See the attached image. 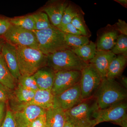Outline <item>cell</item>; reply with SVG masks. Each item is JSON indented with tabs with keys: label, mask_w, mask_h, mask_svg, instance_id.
I'll list each match as a JSON object with an SVG mask.
<instances>
[{
	"label": "cell",
	"mask_w": 127,
	"mask_h": 127,
	"mask_svg": "<svg viewBox=\"0 0 127 127\" xmlns=\"http://www.w3.org/2000/svg\"><path fill=\"white\" fill-rule=\"evenodd\" d=\"M122 81L123 84H124L125 86H127V78L126 77H122Z\"/></svg>",
	"instance_id": "39"
},
{
	"label": "cell",
	"mask_w": 127,
	"mask_h": 127,
	"mask_svg": "<svg viewBox=\"0 0 127 127\" xmlns=\"http://www.w3.org/2000/svg\"><path fill=\"white\" fill-rule=\"evenodd\" d=\"M46 113L41 115L34 121L28 127H45L46 126Z\"/></svg>",
	"instance_id": "32"
},
{
	"label": "cell",
	"mask_w": 127,
	"mask_h": 127,
	"mask_svg": "<svg viewBox=\"0 0 127 127\" xmlns=\"http://www.w3.org/2000/svg\"><path fill=\"white\" fill-rule=\"evenodd\" d=\"M15 47L22 76H32L42 67L47 66V56L40 50L20 46Z\"/></svg>",
	"instance_id": "3"
},
{
	"label": "cell",
	"mask_w": 127,
	"mask_h": 127,
	"mask_svg": "<svg viewBox=\"0 0 127 127\" xmlns=\"http://www.w3.org/2000/svg\"><path fill=\"white\" fill-rule=\"evenodd\" d=\"M7 42L14 46H20L38 49L36 36L32 31L11 25L4 35Z\"/></svg>",
	"instance_id": "7"
},
{
	"label": "cell",
	"mask_w": 127,
	"mask_h": 127,
	"mask_svg": "<svg viewBox=\"0 0 127 127\" xmlns=\"http://www.w3.org/2000/svg\"><path fill=\"white\" fill-rule=\"evenodd\" d=\"M81 15H82L81 12L78 7L72 3H68L64 13L60 25H65L71 23L75 17Z\"/></svg>",
	"instance_id": "25"
},
{
	"label": "cell",
	"mask_w": 127,
	"mask_h": 127,
	"mask_svg": "<svg viewBox=\"0 0 127 127\" xmlns=\"http://www.w3.org/2000/svg\"><path fill=\"white\" fill-rule=\"evenodd\" d=\"M81 72L79 84L83 101L92 97L100 86L102 78L93 66L89 63Z\"/></svg>",
	"instance_id": "6"
},
{
	"label": "cell",
	"mask_w": 127,
	"mask_h": 127,
	"mask_svg": "<svg viewBox=\"0 0 127 127\" xmlns=\"http://www.w3.org/2000/svg\"><path fill=\"white\" fill-rule=\"evenodd\" d=\"M71 23L82 35L88 36V30L82 15L76 17L72 20Z\"/></svg>",
	"instance_id": "29"
},
{
	"label": "cell",
	"mask_w": 127,
	"mask_h": 127,
	"mask_svg": "<svg viewBox=\"0 0 127 127\" xmlns=\"http://www.w3.org/2000/svg\"><path fill=\"white\" fill-rule=\"evenodd\" d=\"M98 110L96 98L91 97L65 112L66 121L74 127H94Z\"/></svg>",
	"instance_id": "1"
},
{
	"label": "cell",
	"mask_w": 127,
	"mask_h": 127,
	"mask_svg": "<svg viewBox=\"0 0 127 127\" xmlns=\"http://www.w3.org/2000/svg\"><path fill=\"white\" fill-rule=\"evenodd\" d=\"M68 4L66 1H55L44 9L53 26L57 27L61 24L64 13Z\"/></svg>",
	"instance_id": "15"
},
{
	"label": "cell",
	"mask_w": 127,
	"mask_h": 127,
	"mask_svg": "<svg viewBox=\"0 0 127 127\" xmlns=\"http://www.w3.org/2000/svg\"><path fill=\"white\" fill-rule=\"evenodd\" d=\"M38 43L39 50L48 56L59 51L71 50L65 40V34L57 27H51L40 31H34Z\"/></svg>",
	"instance_id": "4"
},
{
	"label": "cell",
	"mask_w": 127,
	"mask_h": 127,
	"mask_svg": "<svg viewBox=\"0 0 127 127\" xmlns=\"http://www.w3.org/2000/svg\"><path fill=\"white\" fill-rule=\"evenodd\" d=\"M63 127H74L71 124L68 122V121H66Z\"/></svg>",
	"instance_id": "38"
},
{
	"label": "cell",
	"mask_w": 127,
	"mask_h": 127,
	"mask_svg": "<svg viewBox=\"0 0 127 127\" xmlns=\"http://www.w3.org/2000/svg\"><path fill=\"white\" fill-rule=\"evenodd\" d=\"M46 126L47 127H63L66 119L65 111L54 106L46 111Z\"/></svg>",
	"instance_id": "17"
},
{
	"label": "cell",
	"mask_w": 127,
	"mask_h": 127,
	"mask_svg": "<svg viewBox=\"0 0 127 127\" xmlns=\"http://www.w3.org/2000/svg\"><path fill=\"white\" fill-rule=\"evenodd\" d=\"M12 25L32 31L35 30V23L32 15L11 18L9 20Z\"/></svg>",
	"instance_id": "23"
},
{
	"label": "cell",
	"mask_w": 127,
	"mask_h": 127,
	"mask_svg": "<svg viewBox=\"0 0 127 127\" xmlns=\"http://www.w3.org/2000/svg\"><path fill=\"white\" fill-rule=\"evenodd\" d=\"M10 91L0 83V102H7L9 98Z\"/></svg>",
	"instance_id": "35"
},
{
	"label": "cell",
	"mask_w": 127,
	"mask_h": 127,
	"mask_svg": "<svg viewBox=\"0 0 127 127\" xmlns=\"http://www.w3.org/2000/svg\"><path fill=\"white\" fill-rule=\"evenodd\" d=\"M6 103L0 102V126L4 118Z\"/></svg>",
	"instance_id": "36"
},
{
	"label": "cell",
	"mask_w": 127,
	"mask_h": 127,
	"mask_svg": "<svg viewBox=\"0 0 127 127\" xmlns=\"http://www.w3.org/2000/svg\"></svg>",
	"instance_id": "42"
},
{
	"label": "cell",
	"mask_w": 127,
	"mask_h": 127,
	"mask_svg": "<svg viewBox=\"0 0 127 127\" xmlns=\"http://www.w3.org/2000/svg\"><path fill=\"white\" fill-rule=\"evenodd\" d=\"M82 101L79 83L55 96L54 106L66 111L75 106Z\"/></svg>",
	"instance_id": "11"
},
{
	"label": "cell",
	"mask_w": 127,
	"mask_h": 127,
	"mask_svg": "<svg viewBox=\"0 0 127 127\" xmlns=\"http://www.w3.org/2000/svg\"><path fill=\"white\" fill-rule=\"evenodd\" d=\"M127 56L123 55L116 56L111 62L106 78L115 79L120 76L127 65Z\"/></svg>",
	"instance_id": "19"
},
{
	"label": "cell",
	"mask_w": 127,
	"mask_h": 127,
	"mask_svg": "<svg viewBox=\"0 0 127 127\" xmlns=\"http://www.w3.org/2000/svg\"><path fill=\"white\" fill-rule=\"evenodd\" d=\"M116 56L111 51H97L95 56L88 63L93 66L102 78H104L111 62Z\"/></svg>",
	"instance_id": "13"
},
{
	"label": "cell",
	"mask_w": 127,
	"mask_h": 127,
	"mask_svg": "<svg viewBox=\"0 0 127 127\" xmlns=\"http://www.w3.org/2000/svg\"><path fill=\"white\" fill-rule=\"evenodd\" d=\"M11 25L9 19L0 18V36L4 35Z\"/></svg>",
	"instance_id": "33"
},
{
	"label": "cell",
	"mask_w": 127,
	"mask_h": 127,
	"mask_svg": "<svg viewBox=\"0 0 127 127\" xmlns=\"http://www.w3.org/2000/svg\"><path fill=\"white\" fill-rule=\"evenodd\" d=\"M13 112L18 127H28L35 119L46 113V110L33 105H19Z\"/></svg>",
	"instance_id": "10"
},
{
	"label": "cell",
	"mask_w": 127,
	"mask_h": 127,
	"mask_svg": "<svg viewBox=\"0 0 127 127\" xmlns=\"http://www.w3.org/2000/svg\"><path fill=\"white\" fill-rule=\"evenodd\" d=\"M56 27L65 34L82 35L80 32L75 28L71 23L65 25H60Z\"/></svg>",
	"instance_id": "31"
},
{
	"label": "cell",
	"mask_w": 127,
	"mask_h": 127,
	"mask_svg": "<svg viewBox=\"0 0 127 127\" xmlns=\"http://www.w3.org/2000/svg\"><path fill=\"white\" fill-rule=\"evenodd\" d=\"M0 83L10 92L16 88L15 79L9 71L2 56L0 57Z\"/></svg>",
	"instance_id": "20"
},
{
	"label": "cell",
	"mask_w": 127,
	"mask_h": 127,
	"mask_svg": "<svg viewBox=\"0 0 127 127\" xmlns=\"http://www.w3.org/2000/svg\"><path fill=\"white\" fill-rule=\"evenodd\" d=\"M71 50L59 51L47 56V66L55 72L63 71H81L88 64Z\"/></svg>",
	"instance_id": "5"
},
{
	"label": "cell",
	"mask_w": 127,
	"mask_h": 127,
	"mask_svg": "<svg viewBox=\"0 0 127 127\" xmlns=\"http://www.w3.org/2000/svg\"><path fill=\"white\" fill-rule=\"evenodd\" d=\"M114 27L119 33L127 35V24L125 21L119 19L118 22L115 24Z\"/></svg>",
	"instance_id": "34"
},
{
	"label": "cell",
	"mask_w": 127,
	"mask_h": 127,
	"mask_svg": "<svg viewBox=\"0 0 127 127\" xmlns=\"http://www.w3.org/2000/svg\"><path fill=\"white\" fill-rule=\"evenodd\" d=\"M1 55L12 75L17 81L21 75L18 66L15 46L7 42H4L1 49Z\"/></svg>",
	"instance_id": "12"
},
{
	"label": "cell",
	"mask_w": 127,
	"mask_h": 127,
	"mask_svg": "<svg viewBox=\"0 0 127 127\" xmlns=\"http://www.w3.org/2000/svg\"><path fill=\"white\" fill-rule=\"evenodd\" d=\"M55 96L50 90L39 89L35 92L32 100L26 105H33L47 109L54 106Z\"/></svg>",
	"instance_id": "18"
},
{
	"label": "cell",
	"mask_w": 127,
	"mask_h": 127,
	"mask_svg": "<svg viewBox=\"0 0 127 127\" xmlns=\"http://www.w3.org/2000/svg\"><path fill=\"white\" fill-rule=\"evenodd\" d=\"M81 75V71H79L56 72L52 92L56 96L79 84Z\"/></svg>",
	"instance_id": "9"
},
{
	"label": "cell",
	"mask_w": 127,
	"mask_h": 127,
	"mask_svg": "<svg viewBox=\"0 0 127 127\" xmlns=\"http://www.w3.org/2000/svg\"><path fill=\"white\" fill-rule=\"evenodd\" d=\"M65 40L67 45L71 49L79 47L89 43V37L82 35L65 34Z\"/></svg>",
	"instance_id": "24"
},
{
	"label": "cell",
	"mask_w": 127,
	"mask_h": 127,
	"mask_svg": "<svg viewBox=\"0 0 127 127\" xmlns=\"http://www.w3.org/2000/svg\"></svg>",
	"instance_id": "41"
},
{
	"label": "cell",
	"mask_w": 127,
	"mask_h": 127,
	"mask_svg": "<svg viewBox=\"0 0 127 127\" xmlns=\"http://www.w3.org/2000/svg\"><path fill=\"white\" fill-rule=\"evenodd\" d=\"M14 90L16 99L21 103L20 105H26L30 102L33 99L35 92L25 88L18 84Z\"/></svg>",
	"instance_id": "22"
},
{
	"label": "cell",
	"mask_w": 127,
	"mask_h": 127,
	"mask_svg": "<svg viewBox=\"0 0 127 127\" xmlns=\"http://www.w3.org/2000/svg\"><path fill=\"white\" fill-rule=\"evenodd\" d=\"M115 1L118 2L119 3L123 6L124 7L127 8V0H115Z\"/></svg>",
	"instance_id": "37"
},
{
	"label": "cell",
	"mask_w": 127,
	"mask_h": 127,
	"mask_svg": "<svg viewBox=\"0 0 127 127\" xmlns=\"http://www.w3.org/2000/svg\"><path fill=\"white\" fill-rule=\"evenodd\" d=\"M35 23V31H40L52 26L48 16L45 12H40L32 15Z\"/></svg>",
	"instance_id": "26"
},
{
	"label": "cell",
	"mask_w": 127,
	"mask_h": 127,
	"mask_svg": "<svg viewBox=\"0 0 127 127\" xmlns=\"http://www.w3.org/2000/svg\"><path fill=\"white\" fill-rule=\"evenodd\" d=\"M96 98L99 110L124 101L127 98L126 89L114 79L102 78L96 91Z\"/></svg>",
	"instance_id": "2"
},
{
	"label": "cell",
	"mask_w": 127,
	"mask_h": 127,
	"mask_svg": "<svg viewBox=\"0 0 127 127\" xmlns=\"http://www.w3.org/2000/svg\"><path fill=\"white\" fill-rule=\"evenodd\" d=\"M18 84L29 90L36 92L39 90V87L33 76H22L17 80Z\"/></svg>",
	"instance_id": "28"
},
{
	"label": "cell",
	"mask_w": 127,
	"mask_h": 127,
	"mask_svg": "<svg viewBox=\"0 0 127 127\" xmlns=\"http://www.w3.org/2000/svg\"><path fill=\"white\" fill-rule=\"evenodd\" d=\"M55 72L47 66L42 67L32 75L39 89L51 91L55 78Z\"/></svg>",
	"instance_id": "16"
},
{
	"label": "cell",
	"mask_w": 127,
	"mask_h": 127,
	"mask_svg": "<svg viewBox=\"0 0 127 127\" xmlns=\"http://www.w3.org/2000/svg\"><path fill=\"white\" fill-rule=\"evenodd\" d=\"M3 43H0V57H1V51L2 49V46L3 45Z\"/></svg>",
	"instance_id": "40"
},
{
	"label": "cell",
	"mask_w": 127,
	"mask_h": 127,
	"mask_svg": "<svg viewBox=\"0 0 127 127\" xmlns=\"http://www.w3.org/2000/svg\"><path fill=\"white\" fill-rule=\"evenodd\" d=\"M127 104L122 101L98 110L95 125L104 122H112L122 127H127Z\"/></svg>",
	"instance_id": "8"
},
{
	"label": "cell",
	"mask_w": 127,
	"mask_h": 127,
	"mask_svg": "<svg viewBox=\"0 0 127 127\" xmlns=\"http://www.w3.org/2000/svg\"><path fill=\"white\" fill-rule=\"evenodd\" d=\"M111 51L116 55H123L127 56V35L119 34Z\"/></svg>",
	"instance_id": "27"
},
{
	"label": "cell",
	"mask_w": 127,
	"mask_h": 127,
	"mask_svg": "<svg viewBox=\"0 0 127 127\" xmlns=\"http://www.w3.org/2000/svg\"><path fill=\"white\" fill-rule=\"evenodd\" d=\"M71 50L79 58L88 63L94 57L97 51L96 43L92 41L79 47Z\"/></svg>",
	"instance_id": "21"
},
{
	"label": "cell",
	"mask_w": 127,
	"mask_h": 127,
	"mask_svg": "<svg viewBox=\"0 0 127 127\" xmlns=\"http://www.w3.org/2000/svg\"><path fill=\"white\" fill-rule=\"evenodd\" d=\"M0 127H18L14 113L10 109H7L6 111Z\"/></svg>",
	"instance_id": "30"
},
{
	"label": "cell",
	"mask_w": 127,
	"mask_h": 127,
	"mask_svg": "<svg viewBox=\"0 0 127 127\" xmlns=\"http://www.w3.org/2000/svg\"><path fill=\"white\" fill-rule=\"evenodd\" d=\"M119 35L114 27H108L98 38L96 43L97 51H111Z\"/></svg>",
	"instance_id": "14"
}]
</instances>
